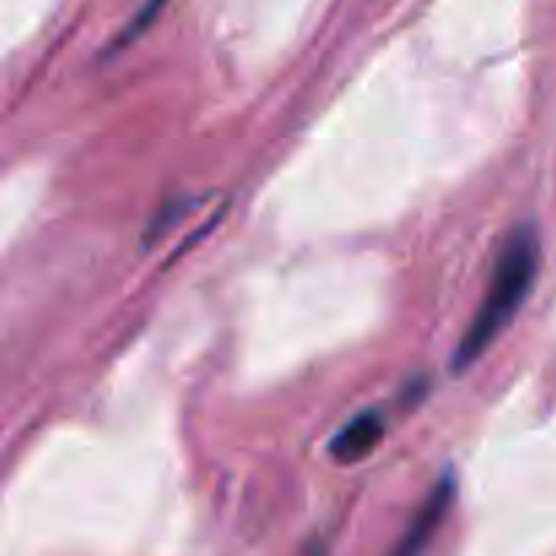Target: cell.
I'll return each instance as SVG.
<instances>
[{"label":"cell","mask_w":556,"mask_h":556,"mask_svg":"<svg viewBox=\"0 0 556 556\" xmlns=\"http://www.w3.org/2000/svg\"><path fill=\"white\" fill-rule=\"evenodd\" d=\"M454 494H456L454 478L445 476L443 481L432 489L429 500L421 505L416 519H413L410 530L405 532V538H402L400 546L394 548V554L391 556H421L424 548H427L429 538L438 532L440 521H443V516L448 514L451 503H454Z\"/></svg>","instance_id":"2"},{"label":"cell","mask_w":556,"mask_h":556,"mask_svg":"<svg viewBox=\"0 0 556 556\" xmlns=\"http://www.w3.org/2000/svg\"><path fill=\"white\" fill-rule=\"evenodd\" d=\"M538 266H541V244H538L535 228H516L500 250L492 286H489L481 309L456 345L454 358H451L454 372H467L492 348V342L508 329V324L535 286Z\"/></svg>","instance_id":"1"},{"label":"cell","mask_w":556,"mask_h":556,"mask_svg":"<svg viewBox=\"0 0 556 556\" xmlns=\"http://www.w3.org/2000/svg\"><path fill=\"white\" fill-rule=\"evenodd\" d=\"M315 556H320V554H315Z\"/></svg>","instance_id":"5"},{"label":"cell","mask_w":556,"mask_h":556,"mask_svg":"<svg viewBox=\"0 0 556 556\" xmlns=\"http://www.w3.org/2000/svg\"><path fill=\"white\" fill-rule=\"evenodd\" d=\"M163 3H166V0H147V3L141 5V9H139V14H136L134 20H130L128 25H125V30L119 33L117 38H114L112 52H114V49L128 47V43L134 41V38L139 36V33H144L147 27H150V22L155 20V16H157V11H161V5H163Z\"/></svg>","instance_id":"4"},{"label":"cell","mask_w":556,"mask_h":556,"mask_svg":"<svg viewBox=\"0 0 556 556\" xmlns=\"http://www.w3.org/2000/svg\"><path fill=\"white\" fill-rule=\"evenodd\" d=\"M383 434L386 424L383 418H380V413H358L356 418H351V421L331 438L329 454L334 456L337 462H342V465H356V462L367 459V456L378 448Z\"/></svg>","instance_id":"3"}]
</instances>
